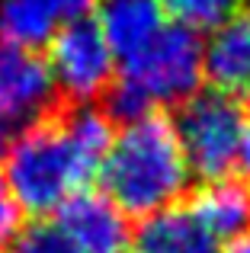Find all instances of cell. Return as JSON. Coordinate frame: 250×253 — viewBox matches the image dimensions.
<instances>
[{
    "mask_svg": "<svg viewBox=\"0 0 250 253\" xmlns=\"http://www.w3.org/2000/svg\"><path fill=\"white\" fill-rule=\"evenodd\" d=\"M113 138V119L93 106H74L23 125L3 144L0 167L19 211H58L100 173Z\"/></svg>",
    "mask_w": 250,
    "mask_h": 253,
    "instance_id": "obj_1",
    "label": "cell"
},
{
    "mask_svg": "<svg viewBox=\"0 0 250 253\" xmlns=\"http://www.w3.org/2000/svg\"><path fill=\"white\" fill-rule=\"evenodd\" d=\"M189 161L173 119L161 109L128 119L100 167L103 192L125 215L148 218L189 196Z\"/></svg>",
    "mask_w": 250,
    "mask_h": 253,
    "instance_id": "obj_2",
    "label": "cell"
},
{
    "mask_svg": "<svg viewBox=\"0 0 250 253\" xmlns=\"http://www.w3.org/2000/svg\"><path fill=\"white\" fill-rule=\"evenodd\" d=\"M202 42L189 26H164L138 55L122 61L109 96L116 119H138L161 106H183L202 84Z\"/></svg>",
    "mask_w": 250,
    "mask_h": 253,
    "instance_id": "obj_3",
    "label": "cell"
},
{
    "mask_svg": "<svg viewBox=\"0 0 250 253\" xmlns=\"http://www.w3.org/2000/svg\"><path fill=\"white\" fill-rule=\"evenodd\" d=\"M173 125L189 170L199 173L202 179H221L241 170V151H244L247 131L241 96L221 90L193 93L180 106Z\"/></svg>",
    "mask_w": 250,
    "mask_h": 253,
    "instance_id": "obj_4",
    "label": "cell"
},
{
    "mask_svg": "<svg viewBox=\"0 0 250 253\" xmlns=\"http://www.w3.org/2000/svg\"><path fill=\"white\" fill-rule=\"evenodd\" d=\"M116 51L109 48L96 19L81 16L64 23L48 42V64L55 90L74 106H87L90 99L106 96L116 84Z\"/></svg>",
    "mask_w": 250,
    "mask_h": 253,
    "instance_id": "obj_5",
    "label": "cell"
},
{
    "mask_svg": "<svg viewBox=\"0 0 250 253\" xmlns=\"http://www.w3.org/2000/svg\"><path fill=\"white\" fill-rule=\"evenodd\" d=\"M71 253H128L131 224L128 215L106 192L81 189L55 211Z\"/></svg>",
    "mask_w": 250,
    "mask_h": 253,
    "instance_id": "obj_6",
    "label": "cell"
},
{
    "mask_svg": "<svg viewBox=\"0 0 250 253\" xmlns=\"http://www.w3.org/2000/svg\"><path fill=\"white\" fill-rule=\"evenodd\" d=\"M55 81L32 48H16V45L0 42V122L6 128H23L36 122L55 99Z\"/></svg>",
    "mask_w": 250,
    "mask_h": 253,
    "instance_id": "obj_7",
    "label": "cell"
},
{
    "mask_svg": "<svg viewBox=\"0 0 250 253\" xmlns=\"http://www.w3.org/2000/svg\"><path fill=\"white\" fill-rule=\"evenodd\" d=\"M218 241L221 237L183 199L141 218L131 234V253H218Z\"/></svg>",
    "mask_w": 250,
    "mask_h": 253,
    "instance_id": "obj_8",
    "label": "cell"
},
{
    "mask_svg": "<svg viewBox=\"0 0 250 253\" xmlns=\"http://www.w3.org/2000/svg\"><path fill=\"white\" fill-rule=\"evenodd\" d=\"M90 6H96V0H0V42L36 51Z\"/></svg>",
    "mask_w": 250,
    "mask_h": 253,
    "instance_id": "obj_9",
    "label": "cell"
},
{
    "mask_svg": "<svg viewBox=\"0 0 250 253\" xmlns=\"http://www.w3.org/2000/svg\"><path fill=\"white\" fill-rule=\"evenodd\" d=\"M202 74L215 90L231 96H250V6H241L218 26L202 51Z\"/></svg>",
    "mask_w": 250,
    "mask_h": 253,
    "instance_id": "obj_10",
    "label": "cell"
},
{
    "mask_svg": "<svg viewBox=\"0 0 250 253\" xmlns=\"http://www.w3.org/2000/svg\"><path fill=\"white\" fill-rule=\"evenodd\" d=\"M96 26L116 58H131L164 29L161 0H96Z\"/></svg>",
    "mask_w": 250,
    "mask_h": 253,
    "instance_id": "obj_11",
    "label": "cell"
},
{
    "mask_svg": "<svg viewBox=\"0 0 250 253\" xmlns=\"http://www.w3.org/2000/svg\"><path fill=\"white\" fill-rule=\"evenodd\" d=\"M186 202L199 211V218L218 237H234L250 231V176L244 173L208 179L202 189L186 196Z\"/></svg>",
    "mask_w": 250,
    "mask_h": 253,
    "instance_id": "obj_12",
    "label": "cell"
},
{
    "mask_svg": "<svg viewBox=\"0 0 250 253\" xmlns=\"http://www.w3.org/2000/svg\"><path fill=\"white\" fill-rule=\"evenodd\" d=\"M241 0H161V6L173 16V23L189 29H212L221 26Z\"/></svg>",
    "mask_w": 250,
    "mask_h": 253,
    "instance_id": "obj_13",
    "label": "cell"
},
{
    "mask_svg": "<svg viewBox=\"0 0 250 253\" xmlns=\"http://www.w3.org/2000/svg\"><path fill=\"white\" fill-rule=\"evenodd\" d=\"M6 253H71V247L55 221H32L19 228Z\"/></svg>",
    "mask_w": 250,
    "mask_h": 253,
    "instance_id": "obj_14",
    "label": "cell"
},
{
    "mask_svg": "<svg viewBox=\"0 0 250 253\" xmlns=\"http://www.w3.org/2000/svg\"><path fill=\"white\" fill-rule=\"evenodd\" d=\"M19 205H16V199H13V192H10V186H6V179H3V170H0V253H6L10 250V244H13V237L19 234Z\"/></svg>",
    "mask_w": 250,
    "mask_h": 253,
    "instance_id": "obj_15",
    "label": "cell"
},
{
    "mask_svg": "<svg viewBox=\"0 0 250 253\" xmlns=\"http://www.w3.org/2000/svg\"><path fill=\"white\" fill-rule=\"evenodd\" d=\"M244 119H247V131H244V151H241V170L244 176H250V96H244Z\"/></svg>",
    "mask_w": 250,
    "mask_h": 253,
    "instance_id": "obj_16",
    "label": "cell"
},
{
    "mask_svg": "<svg viewBox=\"0 0 250 253\" xmlns=\"http://www.w3.org/2000/svg\"><path fill=\"white\" fill-rule=\"evenodd\" d=\"M225 253H250V231H244L241 237H234V241L225 247Z\"/></svg>",
    "mask_w": 250,
    "mask_h": 253,
    "instance_id": "obj_17",
    "label": "cell"
},
{
    "mask_svg": "<svg viewBox=\"0 0 250 253\" xmlns=\"http://www.w3.org/2000/svg\"><path fill=\"white\" fill-rule=\"evenodd\" d=\"M6 141H10V128H6V125L3 122H0V148H3V144Z\"/></svg>",
    "mask_w": 250,
    "mask_h": 253,
    "instance_id": "obj_18",
    "label": "cell"
}]
</instances>
